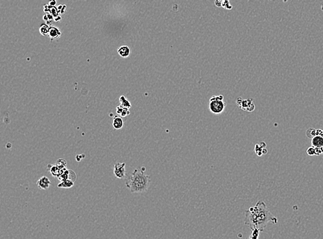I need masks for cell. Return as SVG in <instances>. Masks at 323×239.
<instances>
[{"instance_id":"6da1fadb","label":"cell","mask_w":323,"mask_h":239,"mask_svg":"<svg viewBox=\"0 0 323 239\" xmlns=\"http://www.w3.org/2000/svg\"><path fill=\"white\" fill-rule=\"evenodd\" d=\"M244 223L251 229V232L257 229L261 232L270 223H277L278 220L269 210L265 203L259 200L254 206L245 212Z\"/></svg>"},{"instance_id":"7a4b0ae2","label":"cell","mask_w":323,"mask_h":239,"mask_svg":"<svg viewBox=\"0 0 323 239\" xmlns=\"http://www.w3.org/2000/svg\"><path fill=\"white\" fill-rule=\"evenodd\" d=\"M145 168L135 169L126 181V186L131 193H143L146 192L150 184V177L145 174Z\"/></svg>"},{"instance_id":"3957f363","label":"cell","mask_w":323,"mask_h":239,"mask_svg":"<svg viewBox=\"0 0 323 239\" xmlns=\"http://www.w3.org/2000/svg\"><path fill=\"white\" fill-rule=\"evenodd\" d=\"M226 108V103L224 101L223 95H214L210 98L209 108L210 112L214 114H220L224 112Z\"/></svg>"},{"instance_id":"277c9868","label":"cell","mask_w":323,"mask_h":239,"mask_svg":"<svg viewBox=\"0 0 323 239\" xmlns=\"http://www.w3.org/2000/svg\"><path fill=\"white\" fill-rule=\"evenodd\" d=\"M236 103L240 108L245 111L252 112L255 109V105L253 99H248L247 100H242L241 98H238Z\"/></svg>"},{"instance_id":"5b68a950","label":"cell","mask_w":323,"mask_h":239,"mask_svg":"<svg viewBox=\"0 0 323 239\" xmlns=\"http://www.w3.org/2000/svg\"><path fill=\"white\" fill-rule=\"evenodd\" d=\"M114 174L115 177L118 178H120V179L125 178L126 175V163H119V162L115 163L114 165Z\"/></svg>"},{"instance_id":"8992f818","label":"cell","mask_w":323,"mask_h":239,"mask_svg":"<svg viewBox=\"0 0 323 239\" xmlns=\"http://www.w3.org/2000/svg\"><path fill=\"white\" fill-rule=\"evenodd\" d=\"M51 184L52 183H51V181L49 179V178L46 176L41 177L37 182L38 187H39L40 190H47L48 189L50 186H51Z\"/></svg>"},{"instance_id":"52a82bcc","label":"cell","mask_w":323,"mask_h":239,"mask_svg":"<svg viewBox=\"0 0 323 239\" xmlns=\"http://www.w3.org/2000/svg\"><path fill=\"white\" fill-rule=\"evenodd\" d=\"M61 35H62V33H61L58 28L53 26V25H50L48 37L50 38L51 40L59 39V37Z\"/></svg>"},{"instance_id":"ba28073f","label":"cell","mask_w":323,"mask_h":239,"mask_svg":"<svg viewBox=\"0 0 323 239\" xmlns=\"http://www.w3.org/2000/svg\"><path fill=\"white\" fill-rule=\"evenodd\" d=\"M311 145L313 147L322 148H323V138L321 136H316L311 139Z\"/></svg>"},{"instance_id":"9c48e42d","label":"cell","mask_w":323,"mask_h":239,"mask_svg":"<svg viewBox=\"0 0 323 239\" xmlns=\"http://www.w3.org/2000/svg\"><path fill=\"white\" fill-rule=\"evenodd\" d=\"M48 168H49V172L54 177L58 178L60 176L61 170L58 168V167L57 166L56 164L55 165L48 164Z\"/></svg>"},{"instance_id":"30bf717a","label":"cell","mask_w":323,"mask_h":239,"mask_svg":"<svg viewBox=\"0 0 323 239\" xmlns=\"http://www.w3.org/2000/svg\"><path fill=\"white\" fill-rule=\"evenodd\" d=\"M113 127L114 129L119 130L123 127V121L121 119V117L115 116L113 119Z\"/></svg>"},{"instance_id":"8fae6325","label":"cell","mask_w":323,"mask_h":239,"mask_svg":"<svg viewBox=\"0 0 323 239\" xmlns=\"http://www.w3.org/2000/svg\"><path fill=\"white\" fill-rule=\"evenodd\" d=\"M118 53L122 57H127L130 54V49L128 46H122L118 49Z\"/></svg>"},{"instance_id":"7c38bea8","label":"cell","mask_w":323,"mask_h":239,"mask_svg":"<svg viewBox=\"0 0 323 239\" xmlns=\"http://www.w3.org/2000/svg\"><path fill=\"white\" fill-rule=\"evenodd\" d=\"M74 184H75L74 181L68 179V180L61 181L60 183L58 184L57 187H58L59 188H70V187L74 186Z\"/></svg>"},{"instance_id":"4fadbf2b","label":"cell","mask_w":323,"mask_h":239,"mask_svg":"<svg viewBox=\"0 0 323 239\" xmlns=\"http://www.w3.org/2000/svg\"><path fill=\"white\" fill-rule=\"evenodd\" d=\"M50 31V26L46 23L41 24L39 27V32L43 36H48Z\"/></svg>"},{"instance_id":"5bb4252c","label":"cell","mask_w":323,"mask_h":239,"mask_svg":"<svg viewBox=\"0 0 323 239\" xmlns=\"http://www.w3.org/2000/svg\"><path fill=\"white\" fill-rule=\"evenodd\" d=\"M43 20L46 22V24L49 25H52V21L54 20L53 16L51 15L49 12H46V14L44 15L43 16Z\"/></svg>"},{"instance_id":"9a60e30c","label":"cell","mask_w":323,"mask_h":239,"mask_svg":"<svg viewBox=\"0 0 323 239\" xmlns=\"http://www.w3.org/2000/svg\"><path fill=\"white\" fill-rule=\"evenodd\" d=\"M119 101H120V103H121V106H122L124 108H128V109H129V108H131V106H131L130 102L128 100H127L126 99V97H125L124 96H121L120 97Z\"/></svg>"},{"instance_id":"2e32d148","label":"cell","mask_w":323,"mask_h":239,"mask_svg":"<svg viewBox=\"0 0 323 239\" xmlns=\"http://www.w3.org/2000/svg\"><path fill=\"white\" fill-rule=\"evenodd\" d=\"M66 165H67V163L64 159H59V160L57 161V163H56V165L58 167V168L60 170H63V169H66Z\"/></svg>"},{"instance_id":"e0dca14e","label":"cell","mask_w":323,"mask_h":239,"mask_svg":"<svg viewBox=\"0 0 323 239\" xmlns=\"http://www.w3.org/2000/svg\"><path fill=\"white\" fill-rule=\"evenodd\" d=\"M306 135H307V136L308 138H310V139L314 138L315 136H317V135H316V130L314 129V128H312V127H311V128H309V129H308L307 130Z\"/></svg>"},{"instance_id":"ac0fdd59","label":"cell","mask_w":323,"mask_h":239,"mask_svg":"<svg viewBox=\"0 0 323 239\" xmlns=\"http://www.w3.org/2000/svg\"><path fill=\"white\" fill-rule=\"evenodd\" d=\"M49 13L52 15L54 18L57 17V16L59 15V12L58 10H57V8L56 7V6H55V7H51Z\"/></svg>"},{"instance_id":"d6986e66","label":"cell","mask_w":323,"mask_h":239,"mask_svg":"<svg viewBox=\"0 0 323 239\" xmlns=\"http://www.w3.org/2000/svg\"><path fill=\"white\" fill-rule=\"evenodd\" d=\"M57 10H58L59 14H64L65 13V11L66 10L67 8V6L66 5H59L58 6H57Z\"/></svg>"},{"instance_id":"ffe728a7","label":"cell","mask_w":323,"mask_h":239,"mask_svg":"<svg viewBox=\"0 0 323 239\" xmlns=\"http://www.w3.org/2000/svg\"><path fill=\"white\" fill-rule=\"evenodd\" d=\"M222 6L223 8H225L226 9H228V10H230V9L232 8V5L230 4V2L229 1H223L222 2Z\"/></svg>"},{"instance_id":"44dd1931","label":"cell","mask_w":323,"mask_h":239,"mask_svg":"<svg viewBox=\"0 0 323 239\" xmlns=\"http://www.w3.org/2000/svg\"><path fill=\"white\" fill-rule=\"evenodd\" d=\"M259 233H260V232L257 230V229H255V230L252 231L250 238H249V239H258Z\"/></svg>"},{"instance_id":"7402d4cb","label":"cell","mask_w":323,"mask_h":239,"mask_svg":"<svg viewBox=\"0 0 323 239\" xmlns=\"http://www.w3.org/2000/svg\"><path fill=\"white\" fill-rule=\"evenodd\" d=\"M307 153L310 156H313V155H316V153H315V148L313 147V146H311V147H309L307 150Z\"/></svg>"},{"instance_id":"603a6c76","label":"cell","mask_w":323,"mask_h":239,"mask_svg":"<svg viewBox=\"0 0 323 239\" xmlns=\"http://www.w3.org/2000/svg\"><path fill=\"white\" fill-rule=\"evenodd\" d=\"M315 153H316V155H320V154H321L322 153H323V152L321 148H315Z\"/></svg>"},{"instance_id":"cb8c5ba5","label":"cell","mask_w":323,"mask_h":239,"mask_svg":"<svg viewBox=\"0 0 323 239\" xmlns=\"http://www.w3.org/2000/svg\"><path fill=\"white\" fill-rule=\"evenodd\" d=\"M48 4H49L50 6H53V7H55V6L56 4H57V2L55 1V0H51V1L49 2Z\"/></svg>"},{"instance_id":"d4e9b609","label":"cell","mask_w":323,"mask_h":239,"mask_svg":"<svg viewBox=\"0 0 323 239\" xmlns=\"http://www.w3.org/2000/svg\"><path fill=\"white\" fill-rule=\"evenodd\" d=\"M61 20H62V17H61V16H60V15L57 16V17H55V18H54V21H55L56 22H59V21H60Z\"/></svg>"},{"instance_id":"484cf974","label":"cell","mask_w":323,"mask_h":239,"mask_svg":"<svg viewBox=\"0 0 323 239\" xmlns=\"http://www.w3.org/2000/svg\"><path fill=\"white\" fill-rule=\"evenodd\" d=\"M215 4L219 6V7H220V6H222V2L221 1H216L215 2Z\"/></svg>"},{"instance_id":"4316f807","label":"cell","mask_w":323,"mask_h":239,"mask_svg":"<svg viewBox=\"0 0 323 239\" xmlns=\"http://www.w3.org/2000/svg\"><path fill=\"white\" fill-rule=\"evenodd\" d=\"M320 136H321V137L323 138V130H322V132H321V135H320Z\"/></svg>"}]
</instances>
